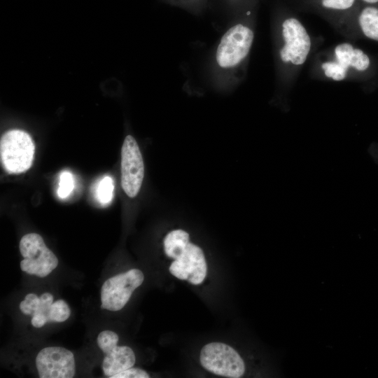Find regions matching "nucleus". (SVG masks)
Instances as JSON below:
<instances>
[{"instance_id": "obj_9", "label": "nucleus", "mask_w": 378, "mask_h": 378, "mask_svg": "<svg viewBox=\"0 0 378 378\" xmlns=\"http://www.w3.org/2000/svg\"><path fill=\"white\" fill-rule=\"evenodd\" d=\"M36 366L41 378H72L76 372L74 354L62 346L42 349L36 357Z\"/></svg>"}, {"instance_id": "obj_15", "label": "nucleus", "mask_w": 378, "mask_h": 378, "mask_svg": "<svg viewBox=\"0 0 378 378\" xmlns=\"http://www.w3.org/2000/svg\"><path fill=\"white\" fill-rule=\"evenodd\" d=\"M114 183L112 178L108 176H104L97 183L95 195L97 200L102 204H108L113 198Z\"/></svg>"}, {"instance_id": "obj_16", "label": "nucleus", "mask_w": 378, "mask_h": 378, "mask_svg": "<svg viewBox=\"0 0 378 378\" xmlns=\"http://www.w3.org/2000/svg\"><path fill=\"white\" fill-rule=\"evenodd\" d=\"M71 314L68 304L63 300L54 302L48 312L49 322H63L66 321Z\"/></svg>"}, {"instance_id": "obj_20", "label": "nucleus", "mask_w": 378, "mask_h": 378, "mask_svg": "<svg viewBox=\"0 0 378 378\" xmlns=\"http://www.w3.org/2000/svg\"><path fill=\"white\" fill-rule=\"evenodd\" d=\"M149 374L144 370L138 368H130L120 372L111 378H149Z\"/></svg>"}, {"instance_id": "obj_22", "label": "nucleus", "mask_w": 378, "mask_h": 378, "mask_svg": "<svg viewBox=\"0 0 378 378\" xmlns=\"http://www.w3.org/2000/svg\"><path fill=\"white\" fill-rule=\"evenodd\" d=\"M363 5L374 6L378 7V0H358Z\"/></svg>"}, {"instance_id": "obj_6", "label": "nucleus", "mask_w": 378, "mask_h": 378, "mask_svg": "<svg viewBox=\"0 0 378 378\" xmlns=\"http://www.w3.org/2000/svg\"><path fill=\"white\" fill-rule=\"evenodd\" d=\"M144 280V274L138 269H131L108 279L101 288V308L112 312L120 310Z\"/></svg>"}, {"instance_id": "obj_14", "label": "nucleus", "mask_w": 378, "mask_h": 378, "mask_svg": "<svg viewBox=\"0 0 378 378\" xmlns=\"http://www.w3.org/2000/svg\"><path fill=\"white\" fill-rule=\"evenodd\" d=\"M316 4L325 13L332 16L344 19L346 14L352 12L358 0H315Z\"/></svg>"}, {"instance_id": "obj_17", "label": "nucleus", "mask_w": 378, "mask_h": 378, "mask_svg": "<svg viewBox=\"0 0 378 378\" xmlns=\"http://www.w3.org/2000/svg\"><path fill=\"white\" fill-rule=\"evenodd\" d=\"M118 335L111 330H103L97 336V342L100 349L105 354L110 352L117 346Z\"/></svg>"}, {"instance_id": "obj_7", "label": "nucleus", "mask_w": 378, "mask_h": 378, "mask_svg": "<svg viewBox=\"0 0 378 378\" xmlns=\"http://www.w3.org/2000/svg\"><path fill=\"white\" fill-rule=\"evenodd\" d=\"M253 40V32L238 24L223 35L216 52L218 64L224 68L239 64L248 55Z\"/></svg>"}, {"instance_id": "obj_19", "label": "nucleus", "mask_w": 378, "mask_h": 378, "mask_svg": "<svg viewBox=\"0 0 378 378\" xmlns=\"http://www.w3.org/2000/svg\"><path fill=\"white\" fill-rule=\"evenodd\" d=\"M40 304V297L34 293H28L19 305L20 311L26 315H32Z\"/></svg>"}, {"instance_id": "obj_5", "label": "nucleus", "mask_w": 378, "mask_h": 378, "mask_svg": "<svg viewBox=\"0 0 378 378\" xmlns=\"http://www.w3.org/2000/svg\"><path fill=\"white\" fill-rule=\"evenodd\" d=\"M24 259L20 268L27 274L38 277L48 276L58 265L56 255L46 245L41 235L29 233L24 235L19 244Z\"/></svg>"}, {"instance_id": "obj_11", "label": "nucleus", "mask_w": 378, "mask_h": 378, "mask_svg": "<svg viewBox=\"0 0 378 378\" xmlns=\"http://www.w3.org/2000/svg\"><path fill=\"white\" fill-rule=\"evenodd\" d=\"M135 360V354L130 347L117 345L106 354L102 361V370L105 375L111 378L133 367Z\"/></svg>"}, {"instance_id": "obj_13", "label": "nucleus", "mask_w": 378, "mask_h": 378, "mask_svg": "<svg viewBox=\"0 0 378 378\" xmlns=\"http://www.w3.org/2000/svg\"><path fill=\"white\" fill-rule=\"evenodd\" d=\"M189 243V234L183 230H175L169 232L164 239L165 254L174 260L184 252Z\"/></svg>"}, {"instance_id": "obj_8", "label": "nucleus", "mask_w": 378, "mask_h": 378, "mask_svg": "<svg viewBox=\"0 0 378 378\" xmlns=\"http://www.w3.org/2000/svg\"><path fill=\"white\" fill-rule=\"evenodd\" d=\"M144 176L143 158L134 138L128 135L125 138L121 150V183L130 197L139 193Z\"/></svg>"}, {"instance_id": "obj_21", "label": "nucleus", "mask_w": 378, "mask_h": 378, "mask_svg": "<svg viewBox=\"0 0 378 378\" xmlns=\"http://www.w3.org/2000/svg\"><path fill=\"white\" fill-rule=\"evenodd\" d=\"M48 321V318L42 314H35L32 315L31 323L37 328H41L45 326Z\"/></svg>"}, {"instance_id": "obj_12", "label": "nucleus", "mask_w": 378, "mask_h": 378, "mask_svg": "<svg viewBox=\"0 0 378 378\" xmlns=\"http://www.w3.org/2000/svg\"><path fill=\"white\" fill-rule=\"evenodd\" d=\"M358 29L366 38L378 41V7L363 5L356 15Z\"/></svg>"}, {"instance_id": "obj_10", "label": "nucleus", "mask_w": 378, "mask_h": 378, "mask_svg": "<svg viewBox=\"0 0 378 378\" xmlns=\"http://www.w3.org/2000/svg\"><path fill=\"white\" fill-rule=\"evenodd\" d=\"M169 272L175 277L186 280L193 285L202 284L207 272L202 250L189 242L183 254L172 262Z\"/></svg>"}, {"instance_id": "obj_3", "label": "nucleus", "mask_w": 378, "mask_h": 378, "mask_svg": "<svg viewBox=\"0 0 378 378\" xmlns=\"http://www.w3.org/2000/svg\"><path fill=\"white\" fill-rule=\"evenodd\" d=\"M1 160L4 169L10 174H20L31 167L34 145L25 132L13 130L6 132L0 142Z\"/></svg>"}, {"instance_id": "obj_4", "label": "nucleus", "mask_w": 378, "mask_h": 378, "mask_svg": "<svg viewBox=\"0 0 378 378\" xmlns=\"http://www.w3.org/2000/svg\"><path fill=\"white\" fill-rule=\"evenodd\" d=\"M201 365L214 374L239 378L245 372V363L239 353L222 342H211L201 350Z\"/></svg>"}, {"instance_id": "obj_1", "label": "nucleus", "mask_w": 378, "mask_h": 378, "mask_svg": "<svg viewBox=\"0 0 378 378\" xmlns=\"http://www.w3.org/2000/svg\"><path fill=\"white\" fill-rule=\"evenodd\" d=\"M281 34L280 60L288 67L289 72L295 73L304 65L310 54L311 36L300 20L293 16L284 19Z\"/></svg>"}, {"instance_id": "obj_18", "label": "nucleus", "mask_w": 378, "mask_h": 378, "mask_svg": "<svg viewBox=\"0 0 378 378\" xmlns=\"http://www.w3.org/2000/svg\"><path fill=\"white\" fill-rule=\"evenodd\" d=\"M74 188L73 175L70 172L63 171L59 174L57 195L61 199L68 197Z\"/></svg>"}, {"instance_id": "obj_2", "label": "nucleus", "mask_w": 378, "mask_h": 378, "mask_svg": "<svg viewBox=\"0 0 378 378\" xmlns=\"http://www.w3.org/2000/svg\"><path fill=\"white\" fill-rule=\"evenodd\" d=\"M370 64V58L363 50L350 43L343 42L333 48L331 58L322 62L321 69L328 79L342 81L351 73L366 71Z\"/></svg>"}]
</instances>
